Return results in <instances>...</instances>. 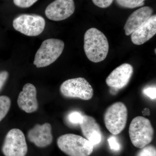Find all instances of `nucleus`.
<instances>
[{
    "label": "nucleus",
    "mask_w": 156,
    "mask_h": 156,
    "mask_svg": "<svg viewBox=\"0 0 156 156\" xmlns=\"http://www.w3.org/2000/svg\"><path fill=\"white\" fill-rule=\"evenodd\" d=\"M84 49L90 61L95 63L100 62L105 59L108 54V41L103 33L92 27L84 35Z\"/></svg>",
    "instance_id": "obj_1"
},
{
    "label": "nucleus",
    "mask_w": 156,
    "mask_h": 156,
    "mask_svg": "<svg viewBox=\"0 0 156 156\" xmlns=\"http://www.w3.org/2000/svg\"><path fill=\"white\" fill-rule=\"evenodd\" d=\"M57 144L60 150L69 156H89L94 149L93 145L86 138L73 134L59 136Z\"/></svg>",
    "instance_id": "obj_2"
},
{
    "label": "nucleus",
    "mask_w": 156,
    "mask_h": 156,
    "mask_svg": "<svg viewBox=\"0 0 156 156\" xmlns=\"http://www.w3.org/2000/svg\"><path fill=\"white\" fill-rule=\"evenodd\" d=\"M154 131L150 121L145 117L137 116L131 121L129 134L132 144L141 149L148 145L153 140Z\"/></svg>",
    "instance_id": "obj_3"
},
{
    "label": "nucleus",
    "mask_w": 156,
    "mask_h": 156,
    "mask_svg": "<svg viewBox=\"0 0 156 156\" xmlns=\"http://www.w3.org/2000/svg\"><path fill=\"white\" fill-rule=\"evenodd\" d=\"M64 46V42L59 39L45 40L36 53L34 64L37 68H43L52 64L61 55Z\"/></svg>",
    "instance_id": "obj_4"
},
{
    "label": "nucleus",
    "mask_w": 156,
    "mask_h": 156,
    "mask_svg": "<svg viewBox=\"0 0 156 156\" xmlns=\"http://www.w3.org/2000/svg\"><path fill=\"white\" fill-rule=\"evenodd\" d=\"M128 119V109L126 105L118 101L112 104L105 113V127L113 135H118L126 128Z\"/></svg>",
    "instance_id": "obj_5"
},
{
    "label": "nucleus",
    "mask_w": 156,
    "mask_h": 156,
    "mask_svg": "<svg viewBox=\"0 0 156 156\" xmlns=\"http://www.w3.org/2000/svg\"><path fill=\"white\" fill-rule=\"evenodd\" d=\"M46 21L44 18L37 14H22L13 20L15 30L30 37L38 36L44 31Z\"/></svg>",
    "instance_id": "obj_6"
},
{
    "label": "nucleus",
    "mask_w": 156,
    "mask_h": 156,
    "mask_svg": "<svg viewBox=\"0 0 156 156\" xmlns=\"http://www.w3.org/2000/svg\"><path fill=\"white\" fill-rule=\"evenodd\" d=\"M62 95L66 98L89 100L92 98L93 89L87 80L82 77L64 81L60 87Z\"/></svg>",
    "instance_id": "obj_7"
},
{
    "label": "nucleus",
    "mask_w": 156,
    "mask_h": 156,
    "mask_svg": "<svg viewBox=\"0 0 156 156\" xmlns=\"http://www.w3.org/2000/svg\"><path fill=\"white\" fill-rule=\"evenodd\" d=\"M27 145L25 136L17 128L11 129L6 134L2 151L5 156H25Z\"/></svg>",
    "instance_id": "obj_8"
},
{
    "label": "nucleus",
    "mask_w": 156,
    "mask_h": 156,
    "mask_svg": "<svg viewBox=\"0 0 156 156\" xmlns=\"http://www.w3.org/2000/svg\"><path fill=\"white\" fill-rule=\"evenodd\" d=\"M75 10L73 0H55L45 10V15L53 21L64 20L70 17Z\"/></svg>",
    "instance_id": "obj_9"
},
{
    "label": "nucleus",
    "mask_w": 156,
    "mask_h": 156,
    "mask_svg": "<svg viewBox=\"0 0 156 156\" xmlns=\"http://www.w3.org/2000/svg\"><path fill=\"white\" fill-rule=\"evenodd\" d=\"M134 72V69L131 64L124 63L115 69L106 79L108 87L118 90L126 87Z\"/></svg>",
    "instance_id": "obj_10"
},
{
    "label": "nucleus",
    "mask_w": 156,
    "mask_h": 156,
    "mask_svg": "<svg viewBox=\"0 0 156 156\" xmlns=\"http://www.w3.org/2000/svg\"><path fill=\"white\" fill-rule=\"evenodd\" d=\"M83 135L94 146L99 144L103 139V135L100 126L94 118L83 115L80 124Z\"/></svg>",
    "instance_id": "obj_11"
},
{
    "label": "nucleus",
    "mask_w": 156,
    "mask_h": 156,
    "mask_svg": "<svg viewBox=\"0 0 156 156\" xmlns=\"http://www.w3.org/2000/svg\"><path fill=\"white\" fill-rule=\"evenodd\" d=\"M27 137L30 142L39 147H45L53 141L52 127L48 123L36 125L27 133Z\"/></svg>",
    "instance_id": "obj_12"
},
{
    "label": "nucleus",
    "mask_w": 156,
    "mask_h": 156,
    "mask_svg": "<svg viewBox=\"0 0 156 156\" xmlns=\"http://www.w3.org/2000/svg\"><path fill=\"white\" fill-rule=\"evenodd\" d=\"M17 104L20 108L28 113L36 111L38 108L37 98V89L33 84L28 83L23 86L19 93Z\"/></svg>",
    "instance_id": "obj_13"
},
{
    "label": "nucleus",
    "mask_w": 156,
    "mask_h": 156,
    "mask_svg": "<svg viewBox=\"0 0 156 156\" xmlns=\"http://www.w3.org/2000/svg\"><path fill=\"white\" fill-rule=\"evenodd\" d=\"M153 10L148 6L142 7L134 11L128 17L124 29L126 35L131 34L149 19Z\"/></svg>",
    "instance_id": "obj_14"
},
{
    "label": "nucleus",
    "mask_w": 156,
    "mask_h": 156,
    "mask_svg": "<svg viewBox=\"0 0 156 156\" xmlns=\"http://www.w3.org/2000/svg\"><path fill=\"white\" fill-rule=\"evenodd\" d=\"M156 33V15L155 14L131 34V41L134 44L142 45L150 40Z\"/></svg>",
    "instance_id": "obj_15"
},
{
    "label": "nucleus",
    "mask_w": 156,
    "mask_h": 156,
    "mask_svg": "<svg viewBox=\"0 0 156 156\" xmlns=\"http://www.w3.org/2000/svg\"><path fill=\"white\" fill-rule=\"evenodd\" d=\"M11 106V99L8 96H0V122L9 112Z\"/></svg>",
    "instance_id": "obj_16"
},
{
    "label": "nucleus",
    "mask_w": 156,
    "mask_h": 156,
    "mask_svg": "<svg viewBox=\"0 0 156 156\" xmlns=\"http://www.w3.org/2000/svg\"><path fill=\"white\" fill-rule=\"evenodd\" d=\"M145 1V0H115L116 2L120 7L131 9L143 6L144 5Z\"/></svg>",
    "instance_id": "obj_17"
},
{
    "label": "nucleus",
    "mask_w": 156,
    "mask_h": 156,
    "mask_svg": "<svg viewBox=\"0 0 156 156\" xmlns=\"http://www.w3.org/2000/svg\"><path fill=\"white\" fill-rule=\"evenodd\" d=\"M83 115L81 112L76 111L71 112L68 115V121L73 125H80L83 119Z\"/></svg>",
    "instance_id": "obj_18"
},
{
    "label": "nucleus",
    "mask_w": 156,
    "mask_h": 156,
    "mask_svg": "<svg viewBox=\"0 0 156 156\" xmlns=\"http://www.w3.org/2000/svg\"><path fill=\"white\" fill-rule=\"evenodd\" d=\"M136 156H156V147L152 145H147L140 149Z\"/></svg>",
    "instance_id": "obj_19"
},
{
    "label": "nucleus",
    "mask_w": 156,
    "mask_h": 156,
    "mask_svg": "<svg viewBox=\"0 0 156 156\" xmlns=\"http://www.w3.org/2000/svg\"><path fill=\"white\" fill-rule=\"evenodd\" d=\"M15 5L20 8H28L38 0H13Z\"/></svg>",
    "instance_id": "obj_20"
},
{
    "label": "nucleus",
    "mask_w": 156,
    "mask_h": 156,
    "mask_svg": "<svg viewBox=\"0 0 156 156\" xmlns=\"http://www.w3.org/2000/svg\"><path fill=\"white\" fill-rule=\"evenodd\" d=\"M109 145L112 150L118 151L121 149V145L115 136H111L108 140Z\"/></svg>",
    "instance_id": "obj_21"
},
{
    "label": "nucleus",
    "mask_w": 156,
    "mask_h": 156,
    "mask_svg": "<svg viewBox=\"0 0 156 156\" xmlns=\"http://www.w3.org/2000/svg\"><path fill=\"white\" fill-rule=\"evenodd\" d=\"M94 5L100 8L105 9L109 7L114 0H92Z\"/></svg>",
    "instance_id": "obj_22"
},
{
    "label": "nucleus",
    "mask_w": 156,
    "mask_h": 156,
    "mask_svg": "<svg viewBox=\"0 0 156 156\" xmlns=\"http://www.w3.org/2000/svg\"><path fill=\"white\" fill-rule=\"evenodd\" d=\"M156 89L155 87H149L144 88L143 93L151 99H155L156 98Z\"/></svg>",
    "instance_id": "obj_23"
},
{
    "label": "nucleus",
    "mask_w": 156,
    "mask_h": 156,
    "mask_svg": "<svg viewBox=\"0 0 156 156\" xmlns=\"http://www.w3.org/2000/svg\"><path fill=\"white\" fill-rule=\"evenodd\" d=\"M9 76V73L7 71L0 72V91H1Z\"/></svg>",
    "instance_id": "obj_24"
}]
</instances>
